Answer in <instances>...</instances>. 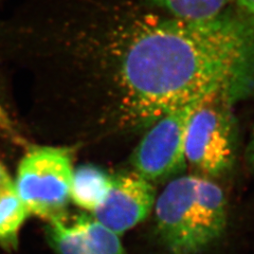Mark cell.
<instances>
[{"mask_svg": "<svg viewBox=\"0 0 254 254\" xmlns=\"http://www.w3.org/2000/svg\"><path fill=\"white\" fill-rule=\"evenodd\" d=\"M0 131H4V132L13 131V126L10 120V117L7 116L4 107L1 104V102H0Z\"/></svg>", "mask_w": 254, "mask_h": 254, "instance_id": "cell-14", "label": "cell"}, {"mask_svg": "<svg viewBox=\"0 0 254 254\" xmlns=\"http://www.w3.org/2000/svg\"><path fill=\"white\" fill-rule=\"evenodd\" d=\"M29 215L16 188L0 198V243L9 248L15 247L19 230Z\"/></svg>", "mask_w": 254, "mask_h": 254, "instance_id": "cell-10", "label": "cell"}, {"mask_svg": "<svg viewBox=\"0 0 254 254\" xmlns=\"http://www.w3.org/2000/svg\"><path fill=\"white\" fill-rule=\"evenodd\" d=\"M93 17L72 42L105 70L127 128L146 130L189 103L254 94V21L241 12L185 19L124 4Z\"/></svg>", "mask_w": 254, "mask_h": 254, "instance_id": "cell-1", "label": "cell"}, {"mask_svg": "<svg viewBox=\"0 0 254 254\" xmlns=\"http://www.w3.org/2000/svg\"><path fill=\"white\" fill-rule=\"evenodd\" d=\"M241 13L254 21V0H236Z\"/></svg>", "mask_w": 254, "mask_h": 254, "instance_id": "cell-13", "label": "cell"}, {"mask_svg": "<svg viewBox=\"0 0 254 254\" xmlns=\"http://www.w3.org/2000/svg\"><path fill=\"white\" fill-rule=\"evenodd\" d=\"M233 105L222 98L210 99L201 103L190 119L186 160L202 177H220L233 168L237 149Z\"/></svg>", "mask_w": 254, "mask_h": 254, "instance_id": "cell-4", "label": "cell"}, {"mask_svg": "<svg viewBox=\"0 0 254 254\" xmlns=\"http://www.w3.org/2000/svg\"><path fill=\"white\" fill-rule=\"evenodd\" d=\"M47 237L57 254H127L120 235L90 215L49 222Z\"/></svg>", "mask_w": 254, "mask_h": 254, "instance_id": "cell-7", "label": "cell"}, {"mask_svg": "<svg viewBox=\"0 0 254 254\" xmlns=\"http://www.w3.org/2000/svg\"><path fill=\"white\" fill-rule=\"evenodd\" d=\"M163 13L185 19H210L228 10L231 0H146Z\"/></svg>", "mask_w": 254, "mask_h": 254, "instance_id": "cell-9", "label": "cell"}, {"mask_svg": "<svg viewBox=\"0 0 254 254\" xmlns=\"http://www.w3.org/2000/svg\"><path fill=\"white\" fill-rule=\"evenodd\" d=\"M203 102L171 110L150 125L131 155L133 172L154 185L182 175L188 165L186 136L190 119Z\"/></svg>", "mask_w": 254, "mask_h": 254, "instance_id": "cell-5", "label": "cell"}, {"mask_svg": "<svg viewBox=\"0 0 254 254\" xmlns=\"http://www.w3.org/2000/svg\"><path fill=\"white\" fill-rule=\"evenodd\" d=\"M111 175L93 164H84L73 170L70 199L79 208L92 213L103 201Z\"/></svg>", "mask_w": 254, "mask_h": 254, "instance_id": "cell-8", "label": "cell"}, {"mask_svg": "<svg viewBox=\"0 0 254 254\" xmlns=\"http://www.w3.org/2000/svg\"><path fill=\"white\" fill-rule=\"evenodd\" d=\"M15 189V182L5 166L0 162V198Z\"/></svg>", "mask_w": 254, "mask_h": 254, "instance_id": "cell-11", "label": "cell"}, {"mask_svg": "<svg viewBox=\"0 0 254 254\" xmlns=\"http://www.w3.org/2000/svg\"><path fill=\"white\" fill-rule=\"evenodd\" d=\"M156 198L155 185L136 172L111 175L104 199L91 216L121 236L146 219Z\"/></svg>", "mask_w": 254, "mask_h": 254, "instance_id": "cell-6", "label": "cell"}, {"mask_svg": "<svg viewBox=\"0 0 254 254\" xmlns=\"http://www.w3.org/2000/svg\"><path fill=\"white\" fill-rule=\"evenodd\" d=\"M73 168L67 148H32L18 165L15 188L30 214L48 222L66 218Z\"/></svg>", "mask_w": 254, "mask_h": 254, "instance_id": "cell-3", "label": "cell"}, {"mask_svg": "<svg viewBox=\"0 0 254 254\" xmlns=\"http://www.w3.org/2000/svg\"><path fill=\"white\" fill-rule=\"evenodd\" d=\"M245 159H246V162H247L248 168L251 170V172L254 175V124L252 126L247 147H246V150H245Z\"/></svg>", "mask_w": 254, "mask_h": 254, "instance_id": "cell-12", "label": "cell"}, {"mask_svg": "<svg viewBox=\"0 0 254 254\" xmlns=\"http://www.w3.org/2000/svg\"><path fill=\"white\" fill-rule=\"evenodd\" d=\"M154 211L158 236L171 254H201L226 231L224 190L199 175L171 179L157 196Z\"/></svg>", "mask_w": 254, "mask_h": 254, "instance_id": "cell-2", "label": "cell"}]
</instances>
